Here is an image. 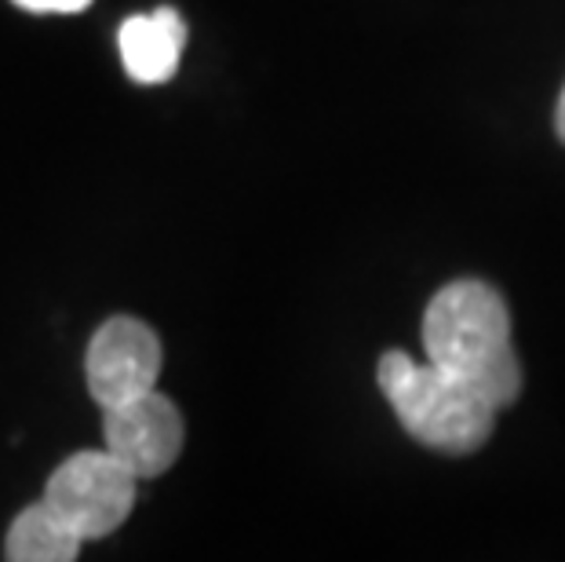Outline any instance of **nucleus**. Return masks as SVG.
<instances>
[{
  "instance_id": "39448f33",
  "label": "nucleus",
  "mask_w": 565,
  "mask_h": 562,
  "mask_svg": "<svg viewBox=\"0 0 565 562\" xmlns=\"http://www.w3.org/2000/svg\"><path fill=\"white\" fill-rule=\"evenodd\" d=\"M103 438L136 478H158L179 460L186 432L175 402L161 391H147L103 410Z\"/></svg>"
},
{
  "instance_id": "f03ea898",
  "label": "nucleus",
  "mask_w": 565,
  "mask_h": 562,
  "mask_svg": "<svg viewBox=\"0 0 565 562\" xmlns=\"http://www.w3.org/2000/svg\"><path fill=\"white\" fill-rule=\"evenodd\" d=\"M376 377L383 399L419 446L467 457L489 442L500 410L460 377L445 373L435 362H416L405 351L383 354Z\"/></svg>"
},
{
  "instance_id": "1a4fd4ad",
  "label": "nucleus",
  "mask_w": 565,
  "mask_h": 562,
  "mask_svg": "<svg viewBox=\"0 0 565 562\" xmlns=\"http://www.w3.org/2000/svg\"><path fill=\"white\" fill-rule=\"evenodd\" d=\"M555 128H558V139L565 142V88L558 95V110H555Z\"/></svg>"
},
{
  "instance_id": "20e7f679",
  "label": "nucleus",
  "mask_w": 565,
  "mask_h": 562,
  "mask_svg": "<svg viewBox=\"0 0 565 562\" xmlns=\"http://www.w3.org/2000/svg\"><path fill=\"white\" fill-rule=\"evenodd\" d=\"M161 340L147 321L117 315L95 329L84 358L92 399L110 410L128 399H139L147 391H158L161 377Z\"/></svg>"
},
{
  "instance_id": "423d86ee",
  "label": "nucleus",
  "mask_w": 565,
  "mask_h": 562,
  "mask_svg": "<svg viewBox=\"0 0 565 562\" xmlns=\"http://www.w3.org/2000/svg\"><path fill=\"white\" fill-rule=\"evenodd\" d=\"M121 63L139 85H164L179 70L186 47V22L175 8H158L150 15H131L117 33Z\"/></svg>"
},
{
  "instance_id": "0eeeda50",
  "label": "nucleus",
  "mask_w": 565,
  "mask_h": 562,
  "mask_svg": "<svg viewBox=\"0 0 565 562\" xmlns=\"http://www.w3.org/2000/svg\"><path fill=\"white\" fill-rule=\"evenodd\" d=\"M84 537L41 497L38 505L19 511L4 537V555L11 562H74Z\"/></svg>"
},
{
  "instance_id": "6e6552de",
  "label": "nucleus",
  "mask_w": 565,
  "mask_h": 562,
  "mask_svg": "<svg viewBox=\"0 0 565 562\" xmlns=\"http://www.w3.org/2000/svg\"><path fill=\"white\" fill-rule=\"evenodd\" d=\"M22 11H33V15H77L92 4V0H11Z\"/></svg>"
},
{
  "instance_id": "f257e3e1",
  "label": "nucleus",
  "mask_w": 565,
  "mask_h": 562,
  "mask_svg": "<svg viewBox=\"0 0 565 562\" xmlns=\"http://www.w3.org/2000/svg\"><path fill=\"white\" fill-rule=\"evenodd\" d=\"M424 351L445 373L471 384L497 410L522 394V365L511 347V315L486 282H452L427 304Z\"/></svg>"
},
{
  "instance_id": "7ed1b4c3",
  "label": "nucleus",
  "mask_w": 565,
  "mask_h": 562,
  "mask_svg": "<svg viewBox=\"0 0 565 562\" xmlns=\"http://www.w3.org/2000/svg\"><path fill=\"white\" fill-rule=\"evenodd\" d=\"M136 483L110 449H84L63 460L47 478L44 500L84 541L110 537L136 508Z\"/></svg>"
}]
</instances>
